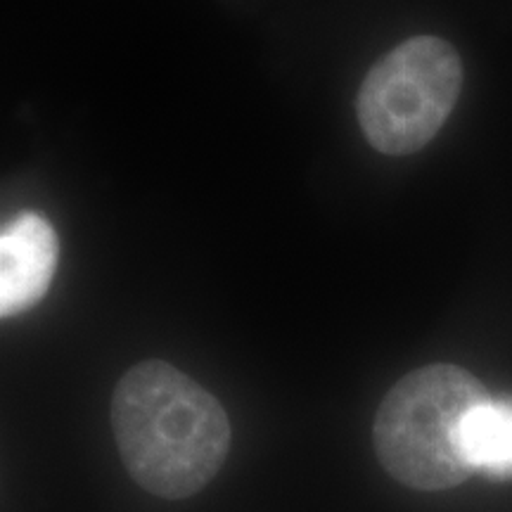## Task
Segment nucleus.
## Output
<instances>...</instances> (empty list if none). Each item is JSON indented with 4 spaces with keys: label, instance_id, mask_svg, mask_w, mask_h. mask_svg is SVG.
<instances>
[{
    "label": "nucleus",
    "instance_id": "nucleus-1",
    "mask_svg": "<svg viewBox=\"0 0 512 512\" xmlns=\"http://www.w3.org/2000/svg\"><path fill=\"white\" fill-rule=\"evenodd\" d=\"M110 420L128 475L171 501L202 491L230 448L219 399L164 361L138 363L121 377Z\"/></svg>",
    "mask_w": 512,
    "mask_h": 512
},
{
    "label": "nucleus",
    "instance_id": "nucleus-2",
    "mask_svg": "<svg viewBox=\"0 0 512 512\" xmlns=\"http://www.w3.org/2000/svg\"><path fill=\"white\" fill-rule=\"evenodd\" d=\"M489 399L475 375L448 363L413 370L377 408L373 444L384 470L418 491H444L472 475L460 448L467 413Z\"/></svg>",
    "mask_w": 512,
    "mask_h": 512
},
{
    "label": "nucleus",
    "instance_id": "nucleus-3",
    "mask_svg": "<svg viewBox=\"0 0 512 512\" xmlns=\"http://www.w3.org/2000/svg\"><path fill=\"white\" fill-rule=\"evenodd\" d=\"M463 88V62L439 36H415L382 55L356 98L363 136L377 152L406 157L432 143Z\"/></svg>",
    "mask_w": 512,
    "mask_h": 512
},
{
    "label": "nucleus",
    "instance_id": "nucleus-4",
    "mask_svg": "<svg viewBox=\"0 0 512 512\" xmlns=\"http://www.w3.org/2000/svg\"><path fill=\"white\" fill-rule=\"evenodd\" d=\"M60 256L55 228L34 211L5 223L0 235V316L10 318L46 297Z\"/></svg>",
    "mask_w": 512,
    "mask_h": 512
},
{
    "label": "nucleus",
    "instance_id": "nucleus-5",
    "mask_svg": "<svg viewBox=\"0 0 512 512\" xmlns=\"http://www.w3.org/2000/svg\"><path fill=\"white\" fill-rule=\"evenodd\" d=\"M460 448L472 472L512 479V399H484L460 427Z\"/></svg>",
    "mask_w": 512,
    "mask_h": 512
}]
</instances>
